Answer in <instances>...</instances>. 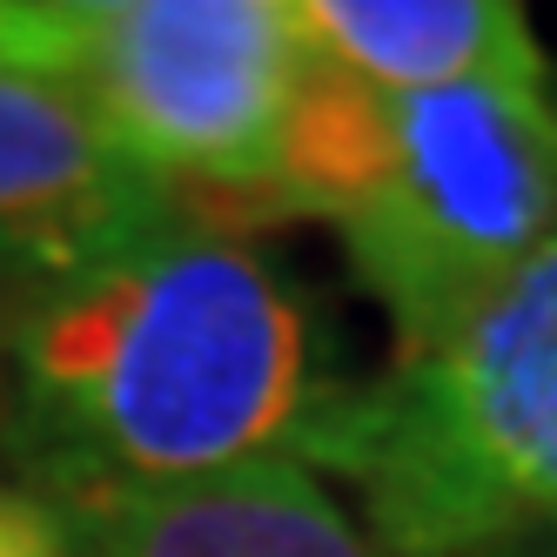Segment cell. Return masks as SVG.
<instances>
[{
    "instance_id": "7a4b0ae2",
    "label": "cell",
    "mask_w": 557,
    "mask_h": 557,
    "mask_svg": "<svg viewBox=\"0 0 557 557\" xmlns=\"http://www.w3.org/2000/svg\"><path fill=\"white\" fill-rule=\"evenodd\" d=\"M289 463L336 470L383 557L557 537V235L450 336L376 383H330Z\"/></svg>"
},
{
    "instance_id": "9c48e42d",
    "label": "cell",
    "mask_w": 557,
    "mask_h": 557,
    "mask_svg": "<svg viewBox=\"0 0 557 557\" xmlns=\"http://www.w3.org/2000/svg\"><path fill=\"white\" fill-rule=\"evenodd\" d=\"M491 557H557V537H537V544H510V550H491Z\"/></svg>"
},
{
    "instance_id": "6da1fadb",
    "label": "cell",
    "mask_w": 557,
    "mask_h": 557,
    "mask_svg": "<svg viewBox=\"0 0 557 557\" xmlns=\"http://www.w3.org/2000/svg\"><path fill=\"white\" fill-rule=\"evenodd\" d=\"M14 296L0 444L54 510L289 463L330 396L289 275L188 215Z\"/></svg>"
},
{
    "instance_id": "5b68a950",
    "label": "cell",
    "mask_w": 557,
    "mask_h": 557,
    "mask_svg": "<svg viewBox=\"0 0 557 557\" xmlns=\"http://www.w3.org/2000/svg\"><path fill=\"white\" fill-rule=\"evenodd\" d=\"M175 222V195L141 175L67 88L0 67V283H61Z\"/></svg>"
},
{
    "instance_id": "52a82bcc",
    "label": "cell",
    "mask_w": 557,
    "mask_h": 557,
    "mask_svg": "<svg viewBox=\"0 0 557 557\" xmlns=\"http://www.w3.org/2000/svg\"><path fill=\"white\" fill-rule=\"evenodd\" d=\"M296 41L376 95L550 82L517 0H289Z\"/></svg>"
},
{
    "instance_id": "277c9868",
    "label": "cell",
    "mask_w": 557,
    "mask_h": 557,
    "mask_svg": "<svg viewBox=\"0 0 557 557\" xmlns=\"http://www.w3.org/2000/svg\"><path fill=\"white\" fill-rule=\"evenodd\" d=\"M336 228L363 289L389 309L396 356L450 336L557 235L550 82L383 95L376 169Z\"/></svg>"
},
{
    "instance_id": "ba28073f",
    "label": "cell",
    "mask_w": 557,
    "mask_h": 557,
    "mask_svg": "<svg viewBox=\"0 0 557 557\" xmlns=\"http://www.w3.org/2000/svg\"><path fill=\"white\" fill-rule=\"evenodd\" d=\"M0 557H67V524L48 497L0 484Z\"/></svg>"
},
{
    "instance_id": "3957f363",
    "label": "cell",
    "mask_w": 557,
    "mask_h": 557,
    "mask_svg": "<svg viewBox=\"0 0 557 557\" xmlns=\"http://www.w3.org/2000/svg\"><path fill=\"white\" fill-rule=\"evenodd\" d=\"M0 67L67 88L188 222H275V148L302 82L289 0H0Z\"/></svg>"
},
{
    "instance_id": "8992f818",
    "label": "cell",
    "mask_w": 557,
    "mask_h": 557,
    "mask_svg": "<svg viewBox=\"0 0 557 557\" xmlns=\"http://www.w3.org/2000/svg\"><path fill=\"white\" fill-rule=\"evenodd\" d=\"M67 557H383L302 463L122 491L61 510Z\"/></svg>"
}]
</instances>
